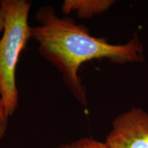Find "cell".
<instances>
[{
	"label": "cell",
	"mask_w": 148,
	"mask_h": 148,
	"mask_svg": "<svg viewBox=\"0 0 148 148\" xmlns=\"http://www.w3.org/2000/svg\"><path fill=\"white\" fill-rule=\"evenodd\" d=\"M9 115L2 98L0 97V139L5 136L8 125Z\"/></svg>",
	"instance_id": "obj_6"
},
{
	"label": "cell",
	"mask_w": 148,
	"mask_h": 148,
	"mask_svg": "<svg viewBox=\"0 0 148 148\" xmlns=\"http://www.w3.org/2000/svg\"><path fill=\"white\" fill-rule=\"evenodd\" d=\"M32 3L27 0H1L0 8L4 19L0 38V97L9 116L18 107V90L16 69L20 54L31 38L28 15Z\"/></svg>",
	"instance_id": "obj_2"
},
{
	"label": "cell",
	"mask_w": 148,
	"mask_h": 148,
	"mask_svg": "<svg viewBox=\"0 0 148 148\" xmlns=\"http://www.w3.org/2000/svg\"><path fill=\"white\" fill-rule=\"evenodd\" d=\"M106 148H148V112L132 108L114 119Z\"/></svg>",
	"instance_id": "obj_3"
},
{
	"label": "cell",
	"mask_w": 148,
	"mask_h": 148,
	"mask_svg": "<svg viewBox=\"0 0 148 148\" xmlns=\"http://www.w3.org/2000/svg\"><path fill=\"white\" fill-rule=\"evenodd\" d=\"M36 26L31 27V38L38 42L40 54L62 74L64 84L76 100L87 106L85 88L78 70L86 61L109 59L119 64L142 62L143 47L137 35L124 45H112L96 38L82 24L68 16H59L50 5L35 14Z\"/></svg>",
	"instance_id": "obj_1"
},
{
	"label": "cell",
	"mask_w": 148,
	"mask_h": 148,
	"mask_svg": "<svg viewBox=\"0 0 148 148\" xmlns=\"http://www.w3.org/2000/svg\"><path fill=\"white\" fill-rule=\"evenodd\" d=\"M4 29V19L2 14V11L0 8V33L2 32Z\"/></svg>",
	"instance_id": "obj_7"
},
{
	"label": "cell",
	"mask_w": 148,
	"mask_h": 148,
	"mask_svg": "<svg viewBox=\"0 0 148 148\" xmlns=\"http://www.w3.org/2000/svg\"><path fill=\"white\" fill-rule=\"evenodd\" d=\"M114 3L112 0H64L61 10L65 14L75 12L79 18L87 19L108 10Z\"/></svg>",
	"instance_id": "obj_4"
},
{
	"label": "cell",
	"mask_w": 148,
	"mask_h": 148,
	"mask_svg": "<svg viewBox=\"0 0 148 148\" xmlns=\"http://www.w3.org/2000/svg\"><path fill=\"white\" fill-rule=\"evenodd\" d=\"M59 148H106L104 142L90 138H83L61 145Z\"/></svg>",
	"instance_id": "obj_5"
}]
</instances>
